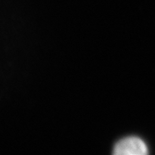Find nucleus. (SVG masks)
<instances>
[{
	"mask_svg": "<svg viewBox=\"0 0 155 155\" xmlns=\"http://www.w3.org/2000/svg\"><path fill=\"white\" fill-rule=\"evenodd\" d=\"M116 155H145L148 148L144 141L137 137H128L119 141L114 149Z\"/></svg>",
	"mask_w": 155,
	"mask_h": 155,
	"instance_id": "f257e3e1",
	"label": "nucleus"
}]
</instances>
